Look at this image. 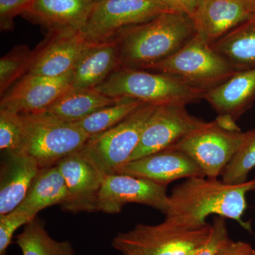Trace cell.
<instances>
[{"label":"cell","instance_id":"12","mask_svg":"<svg viewBox=\"0 0 255 255\" xmlns=\"http://www.w3.org/2000/svg\"><path fill=\"white\" fill-rule=\"evenodd\" d=\"M63 176L68 199L62 205L68 212H94L106 174L82 150L64 157L56 164Z\"/></svg>","mask_w":255,"mask_h":255},{"label":"cell","instance_id":"17","mask_svg":"<svg viewBox=\"0 0 255 255\" xmlns=\"http://www.w3.org/2000/svg\"><path fill=\"white\" fill-rule=\"evenodd\" d=\"M98 0H34L25 17L49 32L80 31Z\"/></svg>","mask_w":255,"mask_h":255},{"label":"cell","instance_id":"26","mask_svg":"<svg viewBox=\"0 0 255 255\" xmlns=\"http://www.w3.org/2000/svg\"><path fill=\"white\" fill-rule=\"evenodd\" d=\"M34 57V50L21 45L13 48L0 59V95L8 90L27 75Z\"/></svg>","mask_w":255,"mask_h":255},{"label":"cell","instance_id":"21","mask_svg":"<svg viewBox=\"0 0 255 255\" xmlns=\"http://www.w3.org/2000/svg\"><path fill=\"white\" fill-rule=\"evenodd\" d=\"M68 196V187L59 168L57 165L52 166L41 169L24 200L15 210L36 218L42 210L63 205Z\"/></svg>","mask_w":255,"mask_h":255},{"label":"cell","instance_id":"9","mask_svg":"<svg viewBox=\"0 0 255 255\" xmlns=\"http://www.w3.org/2000/svg\"><path fill=\"white\" fill-rule=\"evenodd\" d=\"M250 134L251 130L228 131L219 127L214 121L170 148L187 154L202 169L205 177L218 178Z\"/></svg>","mask_w":255,"mask_h":255},{"label":"cell","instance_id":"19","mask_svg":"<svg viewBox=\"0 0 255 255\" xmlns=\"http://www.w3.org/2000/svg\"><path fill=\"white\" fill-rule=\"evenodd\" d=\"M41 169L28 156L7 154L1 169L0 216L9 214L22 203Z\"/></svg>","mask_w":255,"mask_h":255},{"label":"cell","instance_id":"16","mask_svg":"<svg viewBox=\"0 0 255 255\" xmlns=\"http://www.w3.org/2000/svg\"><path fill=\"white\" fill-rule=\"evenodd\" d=\"M116 173L142 178L166 185L183 178L205 177L194 159L182 151L172 148L128 161L117 169Z\"/></svg>","mask_w":255,"mask_h":255},{"label":"cell","instance_id":"27","mask_svg":"<svg viewBox=\"0 0 255 255\" xmlns=\"http://www.w3.org/2000/svg\"><path fill=\"white\" fill-rule=\"evenodd\" d=\"M255 167V130L240 147L236 155L223 169V182L237 185L247 182L248 174Z\"/></svg>","mask_w":255,"mask_h":255},{"label":"cell","instance_id":"29","mask_svg":"<svg viewBox=\"0 0 255 255\" xmlns=\"http://www.w3.org/2000/svg\"><path fill=\"white\" fill-rule=\"evenodd\" d=\"M231 241L232 240L229 238L225 218L221 216L215 217L209 238L190 255H216Z\"/></svg>","mask_w":255,"mask_h":255},{"label":"cell","instance_id":"11","mask_svg":"<svg viewBox=\"0 0 255 255\" xmlns=\"http://www.w3.org/2000/svg\"><path fill=\"white\" fill-rule=\"evenodd\" d=\"M167 185L128 174H107L99 194L97 210L118 214L129 203L142 204L164 215L169 207Z\"/></svg>","mask_w":255,"mask_h":255},{"label":"cell","instance_id":"2","mask_svg":"<svg viewBox=\"0 0 255 255\" xmlns=\"http://www.w3.org/2000/svg\"><path fill=\"white\" fill-rule=\"evenodd\" d=\"M196 34L192 18L174 11L124 28L115 38L122 68L143 69L162 61L182 48Z\"/></svg>","mask_w":255,"mask_h":255},{"label":"cell","instance_id":"7","mask_svg":"<svg viewBox=\"0 0 255 255\" xmlns=\"http://www.w3.org/2000/svg\"><path fill=\"white\" fill-rule=\"evenodd\" d=\"M157 106L142 104L120 123L90 137L81 149L82 152L106 175L116 173L136 148L146 124Z\"/></svg>","mask_w":255,"mask_h":255},{"label":"cell","instance_id":"24","mask_svg":"<svg viewBox=\"0 0 255 255\" xmlns=\"http://www.w3.org/2000/svg\"><path fill=\"white\" fill-rule=\"evenodd\" d=\"M22 255H75L71 242L58 241L50 237L41 220L35 218L25 225L16 237Z\"/></svg>","mask_w":255,"mask_h":255},{"label":"cell","instance_id":"14","mask_svg":"<svg viewBox=\"0 0 255 255\" xmlns=\"http://www.w3.org/2000/svg\"><path fill=\"white\" fill-rule=\"evenodd\" d=\"M91 43L80 31L49 32L34 50L28 75L56 78L72 71Z\"/></svg>","mask_w":255,"mask_h":255},{"label":"cell","instance_id":"10","mask_svg":"<svg viewBox=\"0 0 255 255\" xmlns=\"http://www.w3.org/2000/svg\"><path fill=\"white\" fill-rule=\"evenodd\" d=\"M186 105L165 104L156 107L146 124L141 138L128 161L173 147L207 122L191 115Z\"/></svg>","mask_w":255,"mask_h":255},{"label":"cell","instance_id":"33","mask_svg":"<svg viewBox=\"0 0 255 255\" xmlns=\"http://www.w3.org/2000/svg\"><path fill=\"white\" fill-rule=\"evenodd\" d=\"M254 251L249 243L232 241L216 255H251Z\"/></svg>","mask_w":255,"mask_h":255},{"label":"cell","instance_id":"31","mask_svg":"<svg viewBox=\"0 0 255 255\" xmlns=\"http://www.w3.org/2000/svg\"><path fill=\"white\" fill-rule=\"evenodd\" d=\"M34 0H0V28L1 31H11L14 28V19L23 14Z\"/></svg>","mask_w":255,"mask_h":255},{"label":"cell","instance_id":"22","mask_svg":"<svg viewBox=\"0 0 255 255\" xmlns=\"http://www.w3.org/2000/svg\"><path fill=\"white\" fill-rule=\"evenodd\" d=\"M122 99L108 97L95 89L70 90L41 113L57 120L75 124Z\"/></svg>","mask_w":255,"mask_h":255},{"label":"cell","instance_id":"13","mask_svg":"<svg viewBox=\"0 0 255 255\" xmlns=\"http://www.w3.org/2000/svg\"><path fill=\"white\" fill-rule=\"evenodd\" d=\"M73 70L56 78L25 75L1 97L0 109L19 114L39 113L71 89Z\"/></svg>","mask_w":255,"mask_h":255},{"label":"cell","instance_id":"6","mask_svg":"<svg viewBox=\"0 0 255 255\" xmlns=\"http://www.w3.org/2000/svg\"><path fill=\"white\" fill-rule=\"evenodd\" d=\"M142 70L167 74L204 91L221 85L236 73L211 46L196 34L169 58Z\"/></svg>","mask_w":255,"mask_h":255},{"label":"cell","instance_id":"20","mask_svg":"<svg viewBox=\"0 0 255 255\" xmlns=\"http://www.w3.org/2000/svg\"><path fill=\"white\" fill-rule=\"evenodd\" d=\"M203 99L219 115L228 114L236 120L255 102V68L236 72L204 92Z\"/></svg>","mask_w":255,"mask_h":255},{"label":"cell","instance_id":"30","mask_svg":"<svg viewBox=\"0 0 255 255\" xmlns=\"http://www.w3.org/2000/svg\"><path fill=\"white\" fill-rule=\"evenodd\" d=\"M34 219L16 210L0 216V255H6L16 230Z\"/></svg>","mask_w":255,"mask_h":255},{"label":"cell","instance_id":"4","mask_svg":"<svg viewBox=\"0 0 255 255\" xmlns=\"http://www.w3.org/2000/svg\"><path fill=\"white\" fill-rule=\"evenodd\" d=\"M23 134L17 152L34 159L41 169L56 165L81 150L90 136L76 124L36 113L21 114Z\"/></svg>","mask_w":255,"mask_h":255},{"label":"cell","instance_id":"36","mask_svg":"<svg viewBox=\"0 0 255 255\" xmlns=\"http://www.w3.org/2000/svg\"><path fill=\"white\" fill-rule=\"evenodd\" d=\"M251 255H255V251L253 252V254Z\"/></svg>","mask_w":255,"mask_h":255},{"label":"cell","instance_id":"15","mask_svg":"<svg viewBox=\"0 0 255 255\" xmlns=\"http://www.w3.org/2000/svg\"><path fill=\"white\" fill-rule=\"evenodd\" d=\"M254 16L255 7L248 0H200L191 18L196 35L212 46Z\"/></svg>","mask_w":255,"mask_h":255},{"label":"cell","instance_id":"1","mask_svg":"<svg viewBox=\"0 0 255 255\" xmlns=\"http://www.w3.org/2000/svg\"><path fill=\"white\" fill-rule=\"evenodd\" d=\"M255 179L237 185L225 184L218 178L191 177L176 186L169 195L165 221L182 227L205 226L206 218L217 215L237 221L253 233L251 222L243 219L246 194L253 191Z\"/></svg>","mask_w":255,"mask_h":255},{"label":"cell","instance_id":"23","mask_svg":"<svg viewBox=\"0 0 255 255\" xmlns=\"http://www.w3.org/2000/svg\"><path fill=\"white\" fill-rule=\"evenodd\" d=\"M236 72L255 68V16L211 46Z\"/></svg>","mask_w":255,"mask_h":255},{"label":"cell","instance_id":"5","mask_svg":"<svg viewBox=\"0 0 255 255\" xmlns=\"http://www.w3.org/2000/svg\"><path fill=\"white\" fill-rule=\"evenodd\" d=\"M211 231L209 224L188 228L165 220L154 226L139 223L128 232L118 233L112 246L124 255H190L205 243Z\"/></svg>","mask_w":255,"mask_h":255},{"label":"cell","instance_id":"32","mask_svg":"<svg viewBox=\"0 0 255 255\" xmlns=\"http://www.w3.org/2000/svg\"><path fill=\"white\" fill-rule=\"evenodd\" d=\"M174 12L182 13L192 17L200 0H160Z\"/></svg>","mask_w":255,"mask_h":255},{"label":"cell","instance_id":"8","mask_svg":"<svg viewBox=\"0 0 255 255\" xmlns=\"http://www.w3.org/2000/svg\"><path fill=\"white\" fill-rule=\"evenodd\" d=\"M167 11H172L160 0H98L80 33L91 43L110 41L124 28Z\"/></svg>","mask_w":255,"mask_h":255},{"label":"cell","instance_id":"3","mask_svg":"<svg viewBox=\"0 0 255 255\" xmlns=\"http://www.w3.org/2000/svg\"><path fill=\"white\" fill-rule=\"evenodd\" d=\"M95 90L112 98L133 99L156 105H187L203 99L206 92L167 74L124 67L114 71Z\"/></svg>","mask_w":255,"mask_h":255},{"label":"cell","instance_id":"37","mask_svg":"<svg viewBox=\"0 0 255 255\" xmlns=\"http://www.w3.org/2000/svg\"><path fill=\"white\" fill-rule=\"evenodd\" d=\"M253 191H255V186L254 188H253Z\"/></svg>","mask_w":255,"mask_h":255},{"label":"cell","instance_id":"28","mask_svg":"<svg viewBox=\"0 0 255 255\" xmlns=\"http://www.w3.org/2000/svg\"><path fill=\"white\" fill-rule=\"evenodd\" d=\"M23 134L21 114L0 109V149L6 153L17 152Z\"/></svg>","mask_w":255,"mask_h":255},{"label":"cell","instance_id":"25","mask_svg":"<svg viewBox=\"0 0 255 255\" xmlns=\"http://www.w3.org/2000/svg\"><path fill=\"white\" fill-rule=\"evenodd\" d=\"M142 104L143 102L133 99L122 98L117 103L100 109L75 124L89 136H93L120 123Z\"/></svg>","mask_w":255,"mask_h":255},{"label":"cell","instance_id":"34","mask_svg":"<svg viewBox=\"0 0 255 255\" xmlns=\"http://www.w3.org/2000/svg\"><path fill=\"white\" fill-rule=\"evenodd\" d=\"M215 122L221 128L228 130V131H241V129L236 124V119L228 114H219L215 120Z\"/></svg>","mask_w":255,"mask_h":255},{"label":"cell","instance_id":"18","mask_svg":"<svg viewBox=\"0 0 255 255\" xmlns=\"http://www.w3.org/2000/svg\"><path fill=\"white\" fill-rule=\"evenodd\" d=\"M122 68L117 39L95 43L87 48L73 70L71 89H95Z\"/></svg>","mask_w":255,"mask_h":255},{"label":"cell","instance_id":"35","mask_svg":"<svg viewBox=\"0 0 255 255\" xmlns=\"http://www.w3.org/2000/svg\"><path fill=\"white\" fill-rule=\"evenodd\" d=\"M248 1H249L253 6H254L255 9V0H248Z\"/></svg>","mask_w":255,"mask_h":255}]
</instances>
